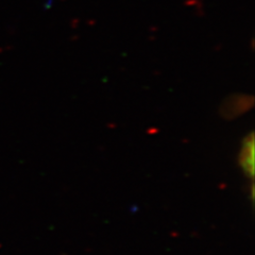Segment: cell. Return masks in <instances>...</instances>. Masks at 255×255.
<instances>
[{"label":"cell","mask_w":255,"mask_h":255,"mask_svg":"<svg viewBox=\"0 0 255 255\" xmlns=\"http://www.w3.org/2000/svg\"><path fill=\"white\" fill-rule=\"evenodd\" d=\"M239 162L241 166L245 170L248 177L252 178L254 174V138L253 134L247 136L243 149L241 151V156H239Z\"/></svg>","instance_id":"cell-1"}]
</instances>
